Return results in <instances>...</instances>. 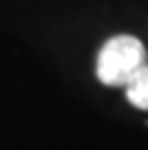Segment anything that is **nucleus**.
<instances>
[{"label":"nucleus","instance_id":"f03ea898","mask_svg":"<svg viewBox=\"0 0 148 150\" xmlns=\"http://www.w3.org/2000/svg\"><path fill=\"white\" fill-rule=\"evenodd\" d=\"M126 97L139 110H148V64L137 73L133 82L126 86Z\"/></svg>","mask_w":148,"mask_h":150},{"label":"nucleus","instance_id":"f257e3e1","mask_svg":"<svg viewBox=\"0 0 148 150\" xmlns=\"http://www.w3.org/2000/svg\"><path fill=\"white\" fill-rule=\"evenodd\" d=\"M146 66V49L133 35H115L97 55V77L106 86H128Z\"/></svg>","mask_w":148,"mask_h":150}]
</instances>
